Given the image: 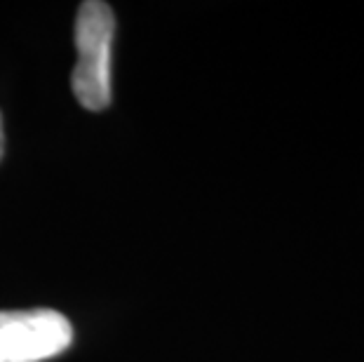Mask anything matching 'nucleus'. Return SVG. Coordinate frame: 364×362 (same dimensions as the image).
Segmentation results:
<instances>
[{
  "mask_svg": "<svg viewBox=\"0 0 364 362\" xmlns=\"http://www.w3.org/2000/svg\"><path fill=\"white\" fill-rule=\"evenodd\" d=\"M115 14L102 0H87L75 17V68L71 90L82 109L104 111L111 104V61H113Z\"/></svg>",
  "mask_w": 364,
  "mask_h": 362,
  "instance_id": "obj_1",
  "label": "nucleus"
},
{
  "mask_svg": "<svg viewBox=\"0 0 364 362\" xmlns=\"http://www.w3.org/2000/svg\"><path fill=\"white\" fill-rule=\"evenodd\" d=\"M5 151V132H3V115H0V158H3Z\"/></svg>",
  "mask_w": 364,
  "mask_h": 362,
  "instance_id": "obj_3",
  "label": "nucleus"
},
{
  "mask_svg": "<svg viewBox=\"0 0 364 362\" xmlns=\"http://www.w3.org/2000/svg\"><path fill=\"white\" fill-rule=\"evenodd\" d=\"M73 341L66 315L52 308L0 311V362H45Z\"/></svg>",
  "mask_w": 364,
  "mask_h": 362,
  "instance_id": "obj_2",
  "label": "nucleus"
}]
</instances>
